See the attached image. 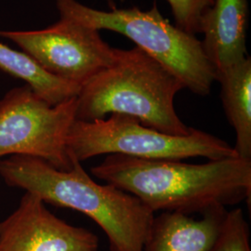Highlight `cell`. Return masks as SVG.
Masks as SVG:
<instances>
[{
	"instance_id": "1",
	"label": "cell",
	"mask_w": 251,
	"mask_h": 251,
	"mask_svg": "<svg viewBox=\"0 0 251 251\" xmlns=\"http://www.w3.org/2000/svg\"><path fill=\"white\" fill-rule=\"evenodd\" d=\"M90 172L139 198L153 213L192 216L244 200L251 204V159L239 156L189 164L108 154Z\"/></svg>"
},
{
	"instance_id": "2",
	"label": "cell",
	"mask_w": 251,
	"mask_h": 251,
	"mask_svg": "<svg viewBox=\"0 0 251 251\" xmlns=\"http://www.w3.org/2000/svg\"><path fill=\"white\" fill-rule=\"evenodd\" d=\"M69 171L29 155L0 159V176L44 203L89 217L105 233L110 251H144L154 213L134 196L112 184H99L74 158Z\"/></svg>"
},
{
	"instance_id": "3",
	"label": "cell",
	"mask_w": 251,
	"mask_h": 251,
	"mask_svg": "<svg viewBox=\"0 0 251 251\" xmlns=\"http://www.w3.org/2000/svg\"><path fill=\"white\" fill-rule=\"evenodd\" d=\"M183 84L143 50H117L115 62L81 86L75 119L93 121L126 115L171 135H187L174 99Z\"/></svg>"
},
{
	"instance_id": "4",
	"label": "cell",
	"mask_w": 251,
	"mask_h": 251,
	"mask_svg": "<svg viewBox=\"0 0 251 251\" xmlns=\"http://www.w3.org/2000/svg\"><path fill=\"white\" fill-rule=\"evenodd\" d=\"M60 18L70 19L95 30H109L132 40L193 93L206 96L216 81V71L201 41L164 18L156 6L100 10L77 0H56Z\"/></svg>"
},
{
	"instance_id": "5",
	"label": "cell",
	"mask_w": 251,
	"mask_h": 251,
	"mask_svg": "<svg viewBox=\"0 0 251 251\" xmlns=\"http://www.w3.org/2000/svg\"><path fill=\"white\" fill-rule=\"evenodd\" d=\"M70 158L83 162L101 154H121L147 160L238 156L227 142L192 127L187 135H171L143 125L126 115L113 114L93 121L75 119L66 138Z\"/></svg>"
},
{
	"instance_id": "6",
	"label": "cell",
	"mask_w": 251,
	"mask_h": 251,
	"mask_svg": "<svg viewBox=\"0 0 251 251\" xmlns=\"http://www.w3.org/2000/svg\"><path fill=\"white\" fill-rule=\"evenodd\" d=\"M75 113L76 97L50 105L27 85L9 90L0 100V158L29 155L69 171L66 138Z\"/></svg>"
},
{
	"instance_id": "7",
	"label": "cell",
	"mask_w": 251,
	"mask_h": 251,
	"mask_svg": "<svg viewBox=\"0 0 251 251\" xmlns=\"http://www.w3.org/2000/svg\"><path fill=\"white\" fill-rule=\"evenodd\" d=\"M0 36L22 49L45 71L81 88L115 62L117 49L99 31L70 19L36 31H0Z\"/></svg>"
},
{
	"instance_id": "8",
	"label": "cell",
	"mask_w": 251,
	"mask_h": 251,
	"mask_svg": "<svg viewBox=\"0 0 251 251\" xmlns=\"http://www.w3.org/2000/svg\"><path fill=\"white\" fill-rule=\"evenodd\" d=\"M99 246L95 233L65 223L27 192L0 223V251H98Z\"/></svg>"
},
{
	"instance_id": "9",
	"label": "cell",
	"mask_w": 251,
	"mask_h": 251,
	"mask_svg": "<svg viewBox=\"0 0 251 251\" xmlns=\"http://www.w3.org/2000/svg\"><path fill=\"white\" fill-rule=\"evenodd\" d=\"M249 0H214L200 21L201 41L216 73L247 57Z\"/></svg>"
},
{
	"instance_id": "10",
	"label": "cell",
	"mask_w": 251,
	"mask_h": 251,
	"mask_svg": "<svg viewBox=\"0 0 251 251\" xmlns=\"http://www.w3.org/2000/svg\"><path fill=\"white\" fill-rule=\"evenodd\" d=\"M226 213V207H216L195 219L163 211L153 217L144 251H208L221 231Z\"/></svg>"
},
{
	"instance_id": "11",
	"label": "cell",
	"mask_w": 251,
	"mask_h": 251,
	"mask_svg": "<svg viewBox=\"0 0 251 251\" xmlns=\"http://www.w3.org/2000/svg\"><path fill=\"white\" fill-rule=\"evenodd\" d=\"M216 81L221 84L225 115L236 135L233 149L239 157L251 159V57L216 73Z\"/></svg>"
},
{
	"instance_id": "12",
	"label": "cell",
	"mask_w": 251,
	"mask_h": 251,
	"mask_svg": "<svg viewBox=\"0 0 251 251\" xmlns=\"http://www.w3.org/2000/svg\"><path fill=\"white\" fill-rule=\"evenodd\" d=\"M0 70L25 81L27 86L50 105L77 97L80 87L45 71L26 53L0 43Z\"/></svg>"
},
{
	"instance_id": "13",
	"label": "cell",
	"mask_w": 251,
	"mask_h": 251,
	"mask_svg": "<svg viewBox=\"0 0 251 251\" xmlns=\"http://www.w3.org/2000/svg\"><path fill=\"white\" fill-rule=\"evenodd\" d=\"M250 236L242 209L227 210L221 231L208 251H251Z\"/></svg>"
},
{
	"instance_id": "14",
	"label": "cell",
	"mask_w": 251,
	"mask_h": 251,
	"mask_svg": "<svg viewBox=\"0 0 251 251\" xmlns=\"http://www.w3.org/2000/svg\"><path fill=\"white\" fill-rule=\"evenodd\" d=\"M175 25L192 35L200 33V21L214 0H167Z\"/></svg>"
}]
</instances>
